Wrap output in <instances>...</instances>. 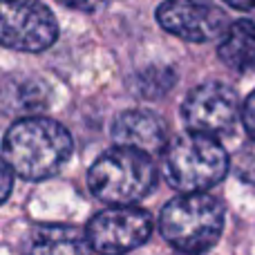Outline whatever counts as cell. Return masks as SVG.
I'll list each match as a JSON object with an SVG mask.
<instances>
[{"label": "cell", "instance_id": "6da1fadb", "mask_svg": "<svg viewBox=\"0 0 255 255\" xmlns=\"http://www.w3.org/2000/svg\"><path fill=\"white\" fill-rule=\"evenodd\" d=\"M2 154L22 179H47L56 175L72 154V136L58 121L47 117H25L7 130Z\"/></svg>", "mask_w": 255, "mask_h": 255}, {"label": "cell", "instance_id": "7a4b0ae2", "mask_svg": "<svg viewBox=\"0 0 255 255\" xmlns=\"http://www.w3.org/2000/svg\"><path fill=\"white\" fill-rule=\"evenodd\" d=\"M159 231L181 253L211 251L224 231V206L206 190L181 193L161 208Z\"/></svg>", "mask_w": 255, "mask_h": 255}, {"label": "cell", "instance_id": "3957f363", "mask_svg": "<svg viewBox=\"0 0 255 255\" xmlns=\"http://www.w3.org/2000/svg\"><path fill=\"white\" fill-rule=\"evenodd\" d=\"M231 168L229 152L217 136L181 134L163 148V179L177 193H197L220 184Z\"/></svg>", "mask_w": 255, "mask_h": 255}, {"label": "cell", "instance_id": "277c9868", "mask_svg": "<svg viewBox=\"0 0 255 255\" xmlns=\"http://www.w3.org/2000/svg\"><path fill=\"white\" fill-rule=\"evenodd\" d=\"M157 168L148 152L119 145L94 161L88 172V186L108 204H134L152 193Z\"/></svg>", "mask_w": 255, "mask_h": 255}, {"label": "cell", "instance_id": "5b68a950", "mask_svg": "<svg viewBox=\"0 0 255 255\" xmlns=\"http://www.w3.org/2000/svg\"><path fill=\"white\" fill-rule=\"evenodd\" d=\"M58 38L54 13L38 0H0V47L43 52Z\"/></svg>", "mask_w": 255, "mask_h": 255}, {"label": "cell", "instance_id": "8992f818", "mask_svg": "<svg viewBox=\"0 0 255 255\" xmlns=\"http://www.w3.org/2000/svg\"><path fill=\"white\" fill-rule=\"evenodd\" d=\"M181 117L188 130L208 136H226L242 117L235 90L220 81H208L193 88L181 103Z\"/></svg>", "mask_w": 255, "mask_h": 255}, {"label": "cell", "instance_id": "52a82bcc", "mask_svg": "<svg viewBox=\"0 0 255 255\" xmlns=\"http://www.w3.org/2000/svg\"><path fill=\"white\" fill-rule=\"evenodd\" d=\"M152 235V217L132 204H112L97 213L88 224L85 238L97 253H128L139 249Z\"/></svg>", "mask_w": 255, "mask_h": 255}, {"label": "cell", "instance_id": "ba28073f", "mask_svg": "<svg viewBox=\"0 0 255 255\" xmlns=\"http://www.w3.org/2000/svg\"><path fill=\"white\" fill-rule=\"evenodd\" d=\"M157 22L186 43H211L220 40L231 18L211 0H166L157 9Z\"/></svg>", "mask_w": 255, "mask_h": 255}, {"label": "cell", "instance_id": "9c48e42d", "mask_svg": "<svg viewBox=\"0 0 255 255\" xmlns=\"http://www.w3.org/2000/svg\"><path fill=\"white\" fill-rule=\"evenodd\" d=\"M112 139L117 145L157 154L168 145V128L161 117L150 110H126L112 124Z\"/></svg>", "mask_w": 255, "mask_h": 255}, {"label": "cell", "instance_id": "30bf717a", "mask_svg": "<svg viewBox=\"0 0 255 255\" xmlns=\"http://www.w3.org/2000/svg\"><path fill=\"white\" fill-rule=\"evenodd\" d=\"M217 56L226 67L235 72H247L255 67V20L242 18L231 20L226 31L220 36Z\"/></svg>", "mask_w": 255, "mask_h": 255}, {"label": "cell", "instance_id": "8fae6325", "mask_svg": "<svg viewBox=\"0 0 255 255\" xmlns=\"http://www.w3.org/2000/svg\"><path fill=\"white\" fill-rule=\"evenodd\" d=\"M25 251L31 253H88L92 251L88 238L76 226H36L25 242Z\"/></svg>", "mask_w": 255, "mask_h": 255}, {"label": "cell", "instance_id": "7c38bea8", "mask_svg": "<svg viewBox=\"0 0 255 255\" xmlns=\"http://www.w3.org/2000/svg\"><path fill=\"white\" fill-rule=\"evenodd\" d=\"M175 81L177 76L170 67L154 65L134 76V92L136 97H143V99H161L163 94H168L172 90Z\"/></svg>", "mask_w": 255, "mask_h": 255}, {"label": "cell", "instance_id": "4fadbf2b", "mask_svg": "<svg viewBox=\"0 0 255 255\" xmlns=\"http://www.w3.org/2000/svg\"><path fill=\"white\" fill-rule=\"evenodd\" d=\"M13 106L16 108H29V110H38L45 106V94L38 90V83H27L22 85L20 81H13Z\"/></svg>", "mask_w": 255, "mask_h": 255}, {"label": "cell", "instance_id": "5bb4252c", "mask_svg": "<svg viewBox=\"0 0 255 255\" xmlns=\"http://www.w3.org/2000/svg\"><path fill=\"white\" fill-rule=\"evenodd\" d=\"M240 121H242L247 134L255 141V90L247 97V101L242 103V117H240Z\"/></svg>", "mask_w": 255, "mask_h": 255}, {"label": "cell", "instance_id": "9a60e30c", "mask_svg": "<svg viewBox=\"0 0 255 255\" xmlns=\"http://www.w3.org/2000/svg\"><path fill=\"white\" fill-rule=\"evenodd\" d=\"M13 188V170L7 163V159L0 157V204L7 202V197L11 195Z\"/></svg>", "mask_w": 255, "mask_h": 255}, {"label": "cell", "instance_id": "2e32d148", "mask_svg": "<svg viewBox=\"0 0 255 255\" xmlns=\"http://www.w3.org/2000/svg\"><path fill=\"white\" fill-rule=\"evenodd\" d=\"M58 2L67 4L72 9H79V11H99V9L108 7L112 0H58Z\"/></svg>", "mask_w": 255, "mask_h": 255}, {"label": "cell", "instance_id": "e0dca14e", "mask_svg": "<svg viewBox=\"0 0 255 255\" xmlns=\"http://www.w3.org/2000/svg\"><path fill=\"white\" fill-rule=\"evenodd\" d=\"M222 2L238 11H255V0H222Z\"/></svg>", "mask_w": 255, "mask_h": 255}]
</instances>
